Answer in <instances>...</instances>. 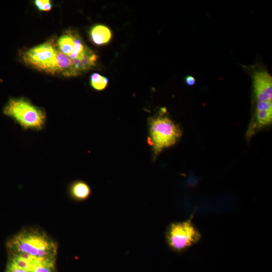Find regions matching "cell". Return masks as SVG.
Wrapping results in <instances>:
<instances>
[{"label":"cell","mask_w":272,"mask_h":272,"mask_svg":"<svg viewBox=\"0 0 272 272\" xmlns=\"http://www.w3.org/2000/svg\"><path fill=\"white\" fill-rule=\"evenodd\" d=\"M149 125V141L155 156L164 149L174 145L182 134L179 127L166 116L150 118Z\"/></svg>","instance_id":"obj_3"},{"label":"cell","mask_w":272,"mask_h":272,"mask_svg":"<svg viewBox=\"0 0 272 272\" xmlns=\"http://www.w3.org/2000/svg\"><path fill=\"white\" fill-rule=\"evenodd\" d=\"M90 34L92 42L97 45L108 43L112 36L110 30L107 26L103 25L94 26L91 29Z\"/></svg>","instance_id":"obj_9"},{"label":"cell","mask_w":272,"mask_h":272,"mask_svg":"<svg viewBox=\"0 0 272 272\" xmlns=\"http://www.w3.org/2000/svg\"><path fill=\"white\" fill-rule=\"evenodd\" d=\"M78 35L71 31H67L62 35L57 41L59 51L70 57L74 51Z\"/></svg>","instance_id":"obj_10"},{"label":"cell","mask_w":272,"mask_h":272,"mask_svg":"<svg viewBox=\"0 0 272 272\" xmlns=\"http://www.w3.org/2000/svg\"><path fill=\"white\" fill-rule=\"evenodd\" d=\"M98 56L87 46L83 51L72 60L73 70L76 76L85 72L96 65Z\"/></svg>","instance_id":"obj_7"},{"label":"cell","mask_w":272,"mask_h":272,"mask_svg":"<svg viewBox=\"0 0 272 272\" xmlns=\"http://www.w3.org/2000/svg\"><path fill=\"white\" fill-rule=\"evenodd\" d=\"M185 82L189 86H193L195 83V78L191 76H188L185 78Z\"/></svg>","instance_id":"obj_17"},{"label":"cell","mask_w":272,"mask_h":272,"mask_svg":"<svg viewBox=\"0 0 272 272\" xmlns=\"http://www.w3.org/2000/svg\"><path fill=\"white\" fill-rule=\"evenodd\" d=\"M10 253H25L33 257L55 259L57 245L45 232L37 228L24 229L7 243Z\"/></svg>","instance_id":"obj_1"},{"label":"cell","mask_w":272,"mask_h":272,"mask_svg":"<svg viewBox=\"0 0 272 272\" xmlns=\"http://www.w3.org/2000/svg\"><path fill=\"white\" fill-rule=\"evenodd\" d=\"M91 86L95 90H104L108 84V79L98 73L93 74L90 77Z\"/></svg>","instance_id":"obj_14"},{"label":"cell","mask_w":272,"mask_h":272,"mask_svg":"<svg viewBox=\"0 0 272 272\" xmlns=\"http://www.w3.org/2000/svg\"><path fill=\"white\" fill-rule=\"evenodd\" d=\"M6 272H31L25 269H21L8 264Z\"/></svg>","instance_id":"obj_16"},{"label":"cell","mask_w":272,"mask_h":272,"mask_svg":"<svg viewBox=\"0 0 272 272\" xmlns=\"http://www.w3.org/2000/svg\"><path fill=\"white\" fill-rule=\"evenodd\" d=\"M31 272H55V259L31 257Z\"/></svg>","instance_id":"obj_12"},{"label":"cell","mask_w":272,"mask_h":272,"mask_svg":"<svg viewBox=\"0 0 272 272\" xmlns=\"http://www.w3.org/2000/svg\"><path fill=\"white\" fill-rule=\"evenodd\" d=\"M57 73L66 77H75L73 70L72 60L67 55L59 50L57 51L56 55Z\"/></svg>","instance_id":"obj_11"},{"label":"cell","mask_w":272,"mask_h":272,"mask_svg":"<svg viewBox=\"0 0 272 272\" xmlns=\"http://www.w3.org/2000/svg\"><path fill=\"white\" fill-rule=\"evenodd\" d=\"M34 3L40 11H48L52 8V5L49 0H36Z\"/></svg>","instance_id":"obj_15"},{"label":"cell","mask_w":272,"mask_h":272,"mask_svg":"<svg viewBox=\"0 0 272 272\" xmlns=\"http://www.w3.org/2000/svg\"><path fill=\"white\" fill-rule=\"evenodd\" d=\"M253 87L257 103H272V77L268 72H255Z\"/></svg>","instance_id":"obj_6"},{"label":"cell","mask_w":272,"mask_h":272,"mask_svg":"<svg viewBox=\"0 0 272 272\" xmlns=\"http://www.w3.org/2000/svg\"><path fill=\"white\" fill-rule=\"evenodd\" d=\"M201 235L191 219L171 223L165 232L166 243L170 249L182 253L196 244Z\"/></svg>","instance_id":"obj_4"},{"label":"cell","mask_w":272,"mask_h":272,"mask_svg":"<svg viewBox=\"0 0 272 272\" xmlns=\"http://www.w3.org/2000/svg\"><path fill=\"white\" fill-rule=\"evenodd\" d=\"M57 50L51 41L30 48L23 55L26 63L40 71L54 74L57 73Z\"/></svg>","instance_id":"obj_5"},{"label":"cell","mask_w":272,"mask_h":272,"mask_svg":"<svg viewBox=\"0 0 272 272\" xmlns=\"http://www.w3.org/2000/svg\"><path fill=\"white\" fill-rule=\"evenodd\" d=\"M256 117L258 126L269 124L272 121V109L256 110Z\"/></svg>","instance_id":"obj_13"},{"label":"cell","mask_w":272,"mask_h":272,"mask_svg":"<svg viewBox=\"0 0 272 272\" xmlns=\"http://www.w3.org/2000/svg\"><path fill=\"white\" fill-rule=\"evenodd\" d=\"M71 196L77 201H84L87 199L91 194L89 185L82 180L74 181L69 187Z\"/></svg>","instance_id":"obj_8"},{"label":"cell","mask_w":272,"mask_h":272,"mask_svg":"<svg viewBox=\"0 0 272 272\" xmlns=\"http://www.w3.org/2000/svg\"><path fill=\"white\" fill-rule=\"evenodd\" d=\"M3 113L25 130L40 131L46 123L45 111L23 97L10 98L3 108Z\"/></svg>","instance_id":"obj_2"}]
</instances>
